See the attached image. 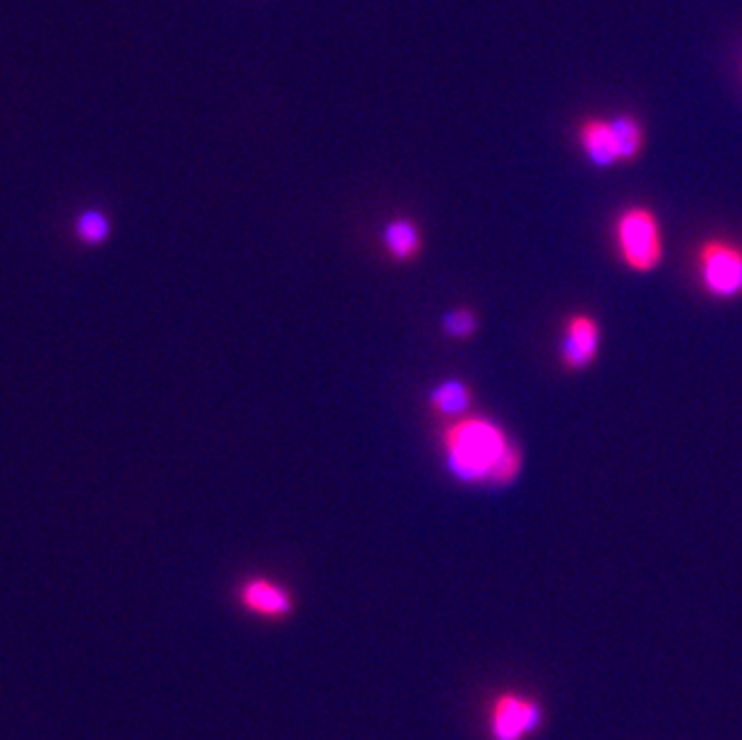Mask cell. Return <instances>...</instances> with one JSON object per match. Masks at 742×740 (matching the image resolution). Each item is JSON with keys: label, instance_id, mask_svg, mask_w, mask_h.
<instances>
[{"label": "cell", "instance_id": "7c38bea8", "mask_svg": "<svg viewBox=\"0 0 742 740\" xmlns=\"http://www.w3.org/2000/svg\"><path fill=\"white\" fill-rule=\"evenodd\" d=\"M445 333L455 339H467L476 333V327H479V320H476V315L469 308H457L452 313L445 315L443 320Z\"/></svg>", "mask_w": 742, "mask_h": 740}, {"label": "cell", "instance_id": "8992f818", "mask_svg": "<svg viewBox=\"0 0 742 740\" xmlns=\"http://www.w3.org/2000/svg\"><path fill=\"white\" fill-rule=\"evenodd\" d=\"M601 344V327L591 315L577 313L565 325L563 339V363L569 370H585L593 363Z\"/></svg>", "mask_w": 742, "mask_h": 740}, {"label": "cell", "instance_id": "6da1fadb", "mask_svg": "<svg viewBox=\"0 0 742 740\" xmlns=\"http://www.w3.org/2000/svg\"><path fill=\"white\" fill-rule=\"evenodd\" d=\"M447 469L463 483H512L520 474L522 455L505 431L488 418H461L445 435Z\"/></svg>", "mask_w": 742, "mask_h": 740}, {"label": "cell", "instance_id": "30bf717a", "mask_svg": "<svg viewBox=\"0 0 742 740\" xmlns=\"http://www.w3.org/2000/svg\"><path fill=\"white\" fill-rule=\"evenodd\" d=\"M611 123H613V132L618 140L620 162H634V159H637L640 152L644 150V142H646V132L642 123L630 113L615 116Z\"/></svg>", "mask_w": 742, "mask_h": 740}, {"label": "cell", "instance_id": "5b68a950", "mask_svg": "<svg viewBox=\"0 0 742 740\" xmlns=\"http://www.w3.org/2000/svg\"><path fill=\"white\" fill-rule=\"evenodd\" d=\"M236 599L245 613L262 620H286L296 608V599L288 587L272 577H248L236 589Z\"/></svg>", "mask_w": 742, "mask_h": 740}, {"label": "cell", "instance_id": "3957f363", "mask_svg": "<svg viewBox=\"0 0 742 740\" xmlns=\"http://www.w3.org/2000/svg\"><path fill=\"white\" fill-rule=\"evenodd\" d=\"M546 714L538 699L524 693H500L488 709V733L493 740H526L534 736Z\"/></svg>", "mask_w": 742, "mask_h": 740}, {"label": "cell", "instance_id": "9c48e42d", "mask_svg": "<svg viewBox=\"0 0 742 740\" xmlns=\"http://www.w3.org/2000/svg\"><path fill=\"white\" fill-rule=\"evenodd\" d=\"M473 402L471 390L461 380H445L430 392V406L443 416H461Z\"/></svg>", "mask_w": 742, "mask_h": 740}, {"label": "cell", "instance_id": "277c9868", "mask_svg": "<svg viewBox=\"0 0 742 740\" xmlns=\"http://www.w3.org/2000/svg\"><path fill=\"white\" fill-rule=\"evenodd\" d=\"M697 268L701 284L717 298H735L742 294V248L713 238L699 248Z\"/></svg>", "mask_w": 742, "mask_h": 740}, {"label": "cell", "instance_id": "8fae6325", "mask_svg": "<svg viewBox=\"0 0 742 740\" xmlns=\"http://www.w3.org/2000/svg\"><path fill=\"white\" fill-rule=\"evenodd\" d=\"M111 236V219L101 209H85L75 221V238L83 246L97 248L109 241Z\"/></svg>", "mask_w": 742, "mask_h": 740}, {"label": "cell", "instance_id": "52a82bcc", "mask_svg": "<svg viewBox=\"0 0 742 740\" xmlns=\"http://www.w3.org/2000/svg\"><path fill=\"white\" fill-rule=\"evenodd\" d=\"M579 144L593 166H613L620 162L613 123L605 118H589L579 126Z\"/></svg>", "mask_w": 742, "mask_h": 740}, {"label": "cell", "instance_id": "ba28073f", "mask_svg": "<svg viewBox=\"0 0 742 740\" xmlns=\"http://www.w3.org/2000/svg\"><path fill=\"white\" fill-rule=\"evenodd\" d=\"M382 243L384 248H388L390 258H394L396 262H408L421 253L423 238L414 221L394 219L388 224V227H384Z\"/></svg>", "mask_w": 742, "mask_h": 740}, {"label": "cell", "instance_id": "7a4b0ae2", "mask_svg": "<svg viewBox=\"0 0 742 740\" xmlns=\"http://www.w3.org/2000/svg\"><path fill=\"white\" fill-rule=\"evenodd\" d=\"M615 246L634 272H654L664 260V231L648 207H628L615 219Z\"/></svg>", "mask_w": 742, "mask_h": 740}]
</instances>
